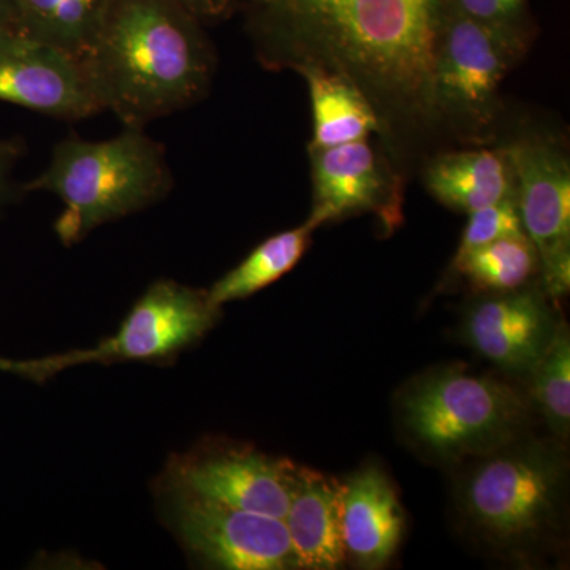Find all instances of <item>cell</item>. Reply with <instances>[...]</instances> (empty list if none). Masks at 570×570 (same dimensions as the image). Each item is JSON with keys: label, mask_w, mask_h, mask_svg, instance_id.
<instances>
[{"label": "cell", "mask_w": 570, "mask_h": 570, "mask_svg": "<svg viewBox=\"0 0 570 570\" xmlns=\"http://www.w3.org/2000/svg\"><path fill=\"white\" fill-rule=\"evenodd\" d=\"M269 58L324 55L337 70L406 110H433L439 0H269Z\"/></svg>", "instance_id": "cell-1"}, {"label": "cell", "mask_w": 570, "mask_h": 570, "mask_svg": "<svg viewBox=\"0 0 570 570\" xmlns=\"http://www.w3.org/2000/svg\"><path fill=\"white\" fill-rule=\"evenodd\" d=\"M80 66L102 110L145 129L205 96L214 56L200 20L175 0H115Z\"/></svg>", "instance_id": "cell-2"}, {"label": "cell", "mask_w": 570, "mask_h": 570, "mask_svg": "<svg viewBox=\"0 0 570 570\" xmlns=\"http://www.w3.org/2000/svg\"><path fill=\"white\" fill-rule=\"evenodd\" d=\"M171 184L163 146L142 129H124L110 140L59 141L47 170L21 189L61 198L56 235L63 246H73L94 228L156 204L170 193Z\"/></svg>", "instance_id": "cell-3"}, {"label": "cell", "mask_w": 570, "mask_h": 570, "mask_svg": "<svg viewBox=\"0 0 570 570\" xmlns=\"http://www.w3.org/2000/svg\"><path fill=\"white\" fill-rule=\"evenodd\" d=\"M461 483L460 502L475 532L501 550L538 546L560 527L568 461L560 445H504L482 455Z\"/></svg>", "instance_id": "cell-4"}, {"label": "cell", "mask_w": 570, "mask_h": 570, "mask_svg": "<svg viewBox=\"0 0 570 570\" xmlns=\"http://www.w3.org/2000/svg\"><path fill=\"white\" fill-rule=\"evenodd\" d=\"M401 417L420 448L442 459H463L510 444L527 419V404L497 377L448 370L409 390Z\"/></svg>", "instance_id": "cell-5"}, {"label": "cell", "mask_w": 570, "mask_h": 570, "mask_svg": "<svg viewBox=\"0 0 570 570\" xmlns=\"http://www.w3.org/2000/svg\"><path fill=\"white\" fill-rule=\"evenodd\" d=\"M219 318L220 307L213 305L208 292L170 279L156 281L135 303L118 332L97 346L41 358H0V370L45 384L73 366L170 362L197 344Z\"/></svg>", "instance_id": "cell-6"}, {"label": "cell", "mask_w": 570, "mask_h": 570, "mask_svg": "<svg viewBox=\"0 0 570 570\" xmlns=\"http://www.w3.org/2000/svg\"><path fill=\"white\" fill-rule=\"evenodd\" d=\"M523 39L445 6L439 18L431 107L463 126H487Z\"/></svg>", "instance_id": "cell-7"}, {"label": "cell", "mask_w": 570, "mask_h": 570, "mask_svg": "<svg viewBox=\"0 0 570 570\" xmlns=\"http://www.w3.org/2000/svg\"><path fill=\"white\" fill-rule=\"evenodd\" d=\"M165 523L183 549L209 569H296L284 520L160 487Z\"/></svg>", "instance_id": "cell-8"}, {"label": "cell", "mask_w": 570, "mask_h": 570, "mask_svg": "<svg viewBox=\"0 0 570 570\" xmlns=\"http://www.w3.org/2000/svg\"><path fill=\"white\" fill-rule=\"evenodd\" d=\"M524 235L539 255L547 294H568L570 284V167L551 141L523 140L505 149Z\"/></svg>", "instance_id": "cell-9"}, {"label": "cell", "mask_w": 570, "mask_h": 570, "mask_svg": "<svg viewBox=\"0 0 570 570\" xmlns=\"http://www.w3.org/2000/svg\"><path fill=\"white\" fill-rule=\"evenodd\" d=\"M296 464L249 449H198L168 463L163 487L284 520Z\"/></svg>", "instance_id": "cell-10"}, {"label": "cell", "mask_w": 570, "mask_h": 570, "mask_svg": "<svg viewBox=\"0 0 570 570\" xmlns=\"http://www.w3.org/2000/svg\"><path fill=\"white\" fill-rule=\"evenodd\" d=\"M0 100L67 121L102 111L77 58L17 31L0 36Z\"/></svg>", "instance_id": "cell-11"}, {"label": "cell", "mask_w": 570, "mask_h": 570, "mask_svg": "<svg viewBox=\"0 0 570 570\" xmlns=\"http://www.w3.org/2000/svg\"><path fill=\"white\" fill-rule=\"evenodd\" d=\"M558 325L542 295L513 291L474 303L464 318V337L502 371L530 376Z\"/></svg>", "instance_id": "cell-12"}, {"label": "cell", "mask_w": 570, "mask_h": 570, "mask_svg": "<svg viewBox=\"0 0 570 570\" xmlns=\"http://www.w3.org/2000/svg\"><path fill=\"white\" fill-rule=\"evenodd\" d=\"M309 153L314 184L311 223L321 227L347 214L379 208L390 217L387 170L366 140Z\"/></svg>", "instance_id": "cell-13"}, {"label": "cell", "mask_w": 570, "mask_h": 570, "mask_svg": "<svg viewBox=\"0 0 570 570\" xmlns=\"http://www.w3.org/2000/svg\"><path fill=\"white\" fill-rule=\"evenodd\" d=\"M341 524L346 553L360 568H384L395 554L403 538L404 513L381 469L371 464L343 483Z\"/></svg>", "instance_id": "cell-14"}, {"label": "cell", "mask_w": 570, "mask_h": 570, "mask_svg": "<svg viewBox=\"0 0 570 570\" xmlns=\"http://www.w3.org/2000/svg\"><path fill=\"white\" fill-rule=\"evenodd\" d=\"M341 493L343 483L336 479L296 466L284 517L296 569L333 570L346 562Z\"/></svg>", "instance_id": "cell-15"}, {"label": "cell", "mask_w": 570, "mask_h": 570, "mask_svg": "<svg viewBox=\"0 0 570 570\" xmlns=\"http://www.w3.org/2000/svg\"><path fill=\"white\" fill-rule=\"evenodd\" d=\"M305 77L313 104L314 137L309 151L358 140L377 130L379 118L362 86L341 70L324 69L314 59L294 63Z\"/></svg>", "instance_id": "cell-16"}, {"label": "cell", "mask_w": 570, "mask_h": 570, "mask_svg": "<svg viewBox=\"0 0 570 570\" xmlns=\"http://www.w3.org/2000/svg\"><path fill=\"white\" fill-rule=\"evenodd\" d=\"M425 183L442 205L468 214L515 195L505 151L491 149L442 154L428 167Z\"/></svg>", "instance_id": "cell-17"}, {"label": "cell", "mask_w": 570, "mask_h": 570, "mask_svg": "<svg viewBox=\"0 0 570 570\" xmlns=\"http://www.w3.org/2000/svg\"><path fill=\"white\" fill-rule=\"evenodd\" d=\"M115 0H11L17 32L78 61L99 36Z\"/></svg>", "instance_id": "cell-18"}, {"label": "cell", "mask_w": 570, "mask_h": 570, "mask_svg": "<svg viewBox=\"0 0 570 570\" xmlns=\"http://www.w3.org/2000/svg\"><path fill=\"white\" fill-rule=\"evenodd\" d=\"M316 228L317 225L307 219L299 227L265 239L242 264L206 291L213 305L223 307L225 303L249 298L287 275L302 261Z\"/></svg>", "instance_id": "cell-19"}, {"label": "cell", "mask_w": 570, "mask_h": 570, "mask_svg": "<svg viewBox=\"0 0 570 570\" xmlns=\"http://www.w3.org/2000/svg\"><path fill=\"white\" fill-rule=\"evenodd\" d=\"M453 269L475 291L505 294L520 291L539 272V255L523 232L472 250L453 264Z\"/></svg>", "instance_id": "cell-20"}, {"label": "cell", "mask_w": 570, "mask_h": 570, "mask_svg": "<svg viewBox=\"0 0 570 570\" xmlns=\"http://www.w3.org/2000/svg\"><path fill=\"white\" fill-rule=\"evenodd\" d=\"M531 395L547 425L561 439L570 430V337L560 322L553 341L530 374Z\"/></svg>", "instance_id": "cell-21"}, {"label": "cell", "mask_w": 570, "mask_h": 570, "mask_svg": "<svg viewBox=\"0 0 570 570\" xmlns=\"http://www.w3.org/2000/svg\"><path fill=\"white\" fill-rule=\"evenodd\" d=\"M519 234H523V225H521L515 195L504 198L498 204L480 208L478 212L469 213L466 228L461 236L453 264L479 247L490 245L505 236Z\"/></svg>", "instance_id": "cell-22"}, {"label": "cell", "mask_w": 570, "mask_h": 570, "mask_svg": "<svg viewBox=\"0 0 570 570\" xmlns=\"http://www.w3.org/2000/svg\"><path fill=\"white\" fill-rule=\"evenodd\" d=\"M448 7L483 24L523 36L527 0H449Z\"/></svg>", "instance_id": "cell-23"}, {"label": "cell", "mask_w": 570, "mask_h": 570, "mask_svg": "<svg viewBox=\"0 0 570 570\" xmlns=\"http://www.w3.org/2000/svg\"><path fill=\"white\" fill-rule=\"evenodd\" d=\"M24 151V141L20 138L0 140V208L13 204L22 193L21 187L11 181V170Z\"/></svg>", "instance_id": "cell-24"}, {"label": "cell", "mask_w": 570, "mask_h": 570, "mask_svg": "<svg viewBox=\"0 0 570 570\" xmlns=\"http://www.w3.org/2000/svg\"><path fill=\"white\" fill-rule=\"evenodd\" d=\"M175 2L202 21L219 18L227 10L230 0H175Z\"/></svg>", "instance_id": "cell-25"}, {"label": "cell", "mask_w": 570, "mask_h": 570, "mask_svg": "<svg viewBox=\"0 0 570 570\" xmlns=\"http://www.w3.org/2000/svg\"><path fill=\"white\" fill-rule=\"evenodd\" d=\"M17 31L14 10L11 0H0V36Z\"/></svg>", "instance_id": "cell-26"}, {"label": "cell", "mask_w": 570, "mask_h": 570, "mask_svg": "<svg viewBox=\"0 0 570 570\" xmlns=\"http://www.w3.org/2000/svg\"><path fill=\"white\" fill-rule=\"evenodd\" d=\"M257 2L264 3V6H265V3H268L269 0H257Z\"/></svg>", "instance_id": "cell-27"}]
</instances>
